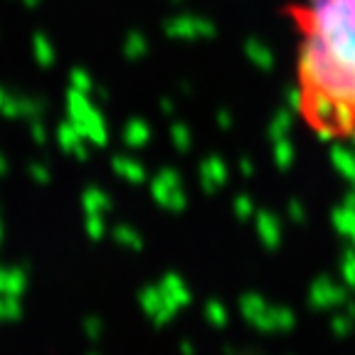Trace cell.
Segmentation results:
<instances>
[{
  "instance_id": "1",
  "label": "cell",
  "mask_w": 355,
  "mask_h": 355,
  "mask_svg": "<svg viewBox=\"0 0 355 355\" xmlns=\"http://www.w3.org/2000/svg\"><path fill=\"white\" fill-rule=\"evenodd\" d=\"M288 15L301 123L323 141H355V0H299Z\"/></svg>"
}]
</instances>
